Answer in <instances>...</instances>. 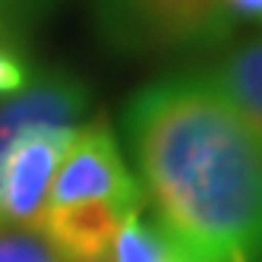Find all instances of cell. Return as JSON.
Returning a JSON list of instances; mask_svg holds the SVG:
<instances>
[{"instance_id": "cell-5", "label": "cell", "mask_w": 262, "mask_h": 262, "mask_svg": "<svg viewBox=\"0 0 262 262\" xmlns=\"http://www.w3.org/2000/svg\"><path fill=\"white\" fill-rule=\"evenodd\" d=\"M79 126H41L23 136L10 152L0 190V228L38 231L54 174Z\"/></svg>"}, {"instance_id": "cell-9", "label": "cell", "mask_w": 262, "mask_h": 262, "mask_svg": "<svg viewBox=\"0 0 262 262\" xmlns=\"http://www.w3.org/2000/svg\"><path fill=\"white\" fill-rule=\"evenodd\" d=\"M0 262H60L38 231L0 228Z\"/></svg>"}, {"instance_id": "cell-2", "label": "cell", "mask_w": 262, "mask_h": 262, "mask_svg": "<svg viewBox=\"0 0 262 262\" xmlns=\"http://www.w3.org/2000/svg\"><path fill=\"white\" fill-rule=\"evenodd\" d=\"M145 202L117 133L104 117H92L79 123L54 174L38 234L60 262H98L107 259L120 224Z\"/></svg>"}, {"instance_id": "cell-7", "label": "cell", "mask_w": 262, "mask_h": 262, "mask_svg": "<svg viewBox=\"0 0 262 262\" xmlns=\"http://www.w3.org/2000/svg\"><path fill=\"white\" fill-rule=\"evenodd\" d=\"M107 259L111 262H231L205 250L193 237H186L167 218H161L148 202L120 224Z\"/></svg>"}, {"instance_id": "cell-11", "label": "cell", "mask_w": 262, "mask_h": 262, "mask_svg": "<svg viewBox=\"0 0 262 262\" xmlns=\"http://www.w3.org/2000/svg\"><path fill=\"white\" fill-rule=\"evenodd\" d=\"M224 7L231 10V16L243 26V23H253L262 29V0H224Z\"/></svg>"}, {"instance_id": "cell-1", "label": "cell", "mask_w": 262, "mask_h": 262, "mask_svg": "<svg viewBox=\"0 0 262 262\" xmlns=\"http://www.w3.org/2000/svg\"><path fill=\"white\" fill-rule=\"evenodd\" d=\"M123 136L161 218L231 262H262V139L196 70L133 92Z\"/></svg>"}, {"instance_id": "cell-8", "label": "cell", "mask_w": 262, "mask_h": 262, "mask_svg": "<svg viewBox=\"0 0 262 262\" xmlns=\"http://www.w3.org/2000/svg\"><path fill=\"white\" fill-rule=\"evenodd\" d=\"M35 70L38 67L32 63L29 45L19 38H10V35H0V98L19 92L32 79Z\"/></svg>"}, {"instance_id": "cell-10", "label": "cell", "mask_w": 262, "mask_h": 262, "mask_svg": "<svg viewBox=\"0 0 262 262\" xmlns=\"http://www.w3.org/2000/svg\"><path fill=\"white\" fill-rule=\"evenodd\" d=\"M54 0H0V35L29 45L32 29L51 13Z\"/></svg>"}, {"instance_id": "cell-12", "label": "cell", "mask_w": 262, "mask_h": 262, "mask_svg": "<svg viewBox=\"0 0 262 262\" xmlns=\"http://www.w3.org/2000/svg\"><path fill=\"white\" fill-rule=\"evenodd\" d=\"M98 262H111V259H98Z\"/></svg>"}, {"instance_id": "cell-6", "label": "cell", "mask_w": 262, "mask_h": 262, "mask_svg": "<svg viewBox=\"0 0 262 262\" xmlns=\"http://www.w3.org/2000/svg\"><path fill=\"white\" fill-rule=\"evenodd\" d=\"M193 70L262 139V32L250 38H234L228 48L212 54L209 63Z\"/></svg>"}, {"instance_id": "cell-3", "label": "cell", "mask_w": 262, "mask_h": 262, "mask_svg": "<svg viewBox=\"0 0 262 262\" xmlns=\"http://www.w3.org/2000/svg\"><path fill=\"white\" fill-rule=\"evenodd\" d=\"M89 10L123 57H209L240 29L224 0H89Z\"/></svg>"}, {"instance_id": "cell-4", "label": "cell", "mask_w": 262, "mask_h": 262, "mask_svg": "<svg viewBox=\"0 0 262 262\" xmlns=\"http://www.w3.org/2000/svg\"><path fill=\"white\" fill-rule=\"evenodd\" d=\"M92 111V85L67 67H38L32 79L0 98V190L10 152L41 126H79Z\"/></svg>"}]
</instances>
